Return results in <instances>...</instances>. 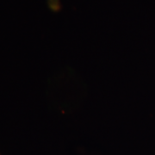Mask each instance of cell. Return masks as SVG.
<instances>
[{
	"label": "cell",
	"instance_id": "obj_1",
	"mask_svg": "<svg viewBox=\"0 0 155 155\" xmlns=\"http://www.w3.org/2000/svg\"><path fill=\"white\" fill-rule=\"evenodd\" d=\"M47 2H48V6L51 11L57 12L61 10V0H47Z\"/></svg>",
	"mask_w": 155,
	"mask_h": 155
},
{
	"label": "cell",
	"instance_id": "obj_2",
	"mask_svg": "<svg viewBox=\"0 0 155 155\" xmlns=\"http://www.w3.org/2000/svg\"><path fill=\"white\" fill-rule=\"evenodd\" d=\"M0 155H1V154H0Z\"/></svg>",
	"mask_w": 155,
	"mask_h": 155
}]
</instances>
